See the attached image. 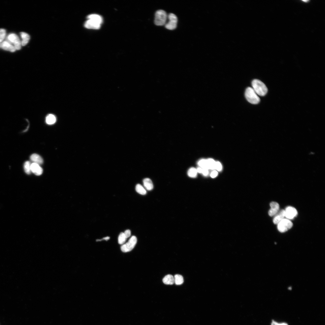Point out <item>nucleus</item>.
<instances>
[{
	"label": "nucleus",
	"instance_id": "20",
	"mask_svg": "<svg viewBox=\"0 0 325 325\" xmlns=\"http://www.w3.org/2000/svg\"><path fill=\"white\" fill-rule=\"evenodd\" d=\"M136 190L137 192L138 193L143 195L146 194L147 192L146 190L143 186L140 184H138L136 187Z\"/></svg>",
	"mask_w": 325,
	"mask_h": 325
},
{
	"label": "nucleus",
	"instance_id": "13",
	"mask_svg": "<svg viewBox=\"0 0 325 325\" xmlns=\"http://www.w3.org/2000/svg\"><path fill=\"white\" fill-rule=\"evenodd\" d=\"M285 216V210L282 209L278 212L274 217L273 222L275 224L278 225L281 221L284 219Z\"/></svg>",
	"mask_w": 325,
	"mask_h": 325
},
{
	"label": "nucleus",
	"instance_id": "32",
	"mask_svg": "<svg viewBox=\"0 0 325 325\" xmlns=\"http://www.w3.org/2000/svg\"><path fill=\"white\" fill-rule=\"evenodd\" d=\"M218 175V172L216 171H214L212 172L211 174V176L213 178L216 177Z\"/></svg>",
	"mask_w": 325,
	"mask_h": 325
},
{
	"label": "nucleus",
	"instance_id": "6",
	"mask_svg": "<svg viewBox=\"0 0 325 325\" xmlns=\"http://www.w3.org/2000/svg\"><path fill=\"white\" fill-rule=\"evenodd\" d=\"M169 22L165 25L166 28L172 30L175 29L177 25L178 18L177 16L173 13H171L168 15Z\"/></svg>",
	"mask_w": 325,
	"mask_h": 325
},
{
	"label": "nucleus",
	"instance_id": "30",
	"mask_svg": "<svg viewBox=\"0 0 325 325\" xmlns=\"http://www.w3.org/2000/svg\"><path fill=\"white\" fill-rule=\"evenodd\" d=\"M124 233L127 238L130 237L131 235V231L129 229L126 230Z\"/></svg>",
	"mask_w": 325,
	"mask_h": 325
},
{
	"label": "nucleus",
	"instance_id": "1",
	"mask_svg": "<svg viewBox=\"0 0 325 325\" xmlns=\"http://www.w3.org/2000/svg\"><path fill=\"white\" fill-rule=\"evenodd\" d=\"M253 89L257 95L264 96L268 92V89L265 85L261 81L254 79L252 82Z\"/></svg>",
	"mask_w": 325,
	"mask_h": 325
},
{
	"label": "nucleus",
	"instance_id": "9",
	"mask_svg": "<svg viewBox=\"0 0 325 325\" xmlns=\"http://www.w3.org/2000/svg\"><path fill=\"white\" fill-rule=\"evenodd\" d=\"M102 23L93 20H88L85 23V27L88 29H99Z\"/></svg>",
	"mask_w": 325,
	"mask_h": 325
},
{
	"label": "nucleus",
	"instance_id": "2",
	"mask_svg": "<svg viewBox=\"0 0 325 325\" xmlns=\"http://www.w3.org/2000/svg\"><path fill=\"white\" fill-rule=\"evenodd\" d=\"M245 95L247 101L252 104H257L260 101L258 95L252 87H248L246 89Z\"/></svg>",
	"mask_w": 325,
	"mask_h": 325
},
{
	"label": "nucleus",
	"instance_id": "7",
	"mask_svg": "<svg viewBox=\"0 0 325 325\" xmlns=\"http://www.w3.org/2000/svg\"><path fill=\"white\" fill-rule=\"evenodd\" d=\"M293 225L292 222L288 219H284L278 224V230L283 233L288 231Z\"/></svg>",
	"mask_w": 325,
	"mask_h": 325
},
{
	"label": "nucleus",
	"instance_id": "31",
	"mask_svg": "<svg viewBox=\"0 0 325 325\" xmlns=\"http://www.w3.org/2000/svg\"><path fill=\"white\" fill-rule=\"evenodd\" d=\"M202 171V174L205 176H206L208 174V169L206 168H203Z\"/></svg>",
	"mask_w": 325,
	"mask_h": 325
},
{
	"label": "nucleus",
	"instance_id": "28",
	"mask_svg": "<svg viewBox=\"0 0 325 325\" xmlns=\"http://www.w3.org/2000/svg\"><path fill=\"white\" fill-rule=\"evenodd\" d=\"M215 169L218 171H220L222 169V166L221 164L219 162H216Z\"/></svg>",
	"mask_w": 325,
	"mask_h": 325
},
{
	"label": "nucleus",
	"instance_id": "26",
	"mask_svg": "<svg viewBox=\"0 0 325 325\" xmlns=\"http://www.w3.org/2000/svg\"><path fill=\"white\" fill-rule=\"evenodd\" d=\"M198 165L202 168H206L208 169L207 161L206 160H201L198 162Z\"/></svg>",
	"mask_w": 325,
	"mask_h": 325
},
{
	"label": "nucleus",
	"instance_id": "10",
	"mask_svg": "<svg viewBox=\"0 0 325 325\" xmlns=\"http://www.w3.org/2000/svg\"><path fill=\"white\" fill-rule=\"evenodd\" d=\"M271 208L269 212V214L270 217L276 215L278 212L279 205L276 202H272L270 204Z\"/></svg>",
	"mask_w": 325,
	"mask_h": 325
},
{
	"label": "nucleus",
	"instance_id": "34",
	"mask_svg": "<svg viewBox=\"0 0 325 325\" xmlns=\"http://www.w3.org/2000/svg\"><path fill=\"white\" fill-rule=\"evenodd\" d=\"M202 169H203L201 167H198V168H197V172L200 173H202Z\"/></svg>",
	"mask_w": 325,
	"mask_h": 325
},
{
	"label": "nucleus",
	"instance_id": "35",
	"mask_svg": "<svg viewBox=\"0 0 325 325\" xmlns=\"http://www.w3.org/2000/svg\"><path fill=\"white\" fill-rule=\"evenodd\" d=\"M1 43H0V48H1Z\"/></svg>",
	"mask_w": 325,
	"mask_h": 325
},
{
	"label": "nucleus",
	"instance_id": "22",
	"mask_svg": "<svg viewBox=\"0 0 325 325\" xmlns=\"http://www.w3.org/2000/svg\"><path fill=\"white\" fill-rule=\"evenodd\" d=\"M174 277V283L177 285H180L183 283V278L181 275L177 274L175 275Z\"/></svg>",
	"mask_w": 325,
	"mask_h": 325
},
{
	"label": "nucleus",
	"instance_id": "23",
	"mask_svg": "<svg viewBox=\"0 0 325 325\" xmlns=\"http://www.w3.org/2000/svg\"><path fill=\"white\" fill-rule=\"evenodd\" d=\"M31 164L29 161H26L24 164V169L25 172L28 175L31 173Z\"/></svg>",
	"mask_w": 325,
	"mask_h": 325
},
{
	"label": "nucleus",
	"instance_id": "14",
	"mask_svg": "<svg viewBox=\"0 0 325 325\" xmlns=\"http://www.w3.org/2000/svg\"><path fill=\"white\" fill-rule=\"evenodd\" d=\"M31 160L35 163L39 165L43 164L44 161L42 158L39 155L36 154H33L30 157Z\"/></svg>",
	"mask_w": 325,
	"mask_h": 325
},
{
	"label": "nucleus",
	"instance_id": "33",
	"mask_svg": "<svg viewBox=\"0 0 325 325\" xmlns=\"http://www.w3.org/2000/svg\"><path fill=\"white\" fill-rule=\"evenodd\" d=\"M110 238L109 237L107 236V237H105L104 238H103L102 239H97V241H102L103 240H106V241H108V240H109L110 239Z\"/></svg>",
	"mask_w": 325,
	"mask_h": 325
},
{
	"label": "nucleus",
	"instance_id": "5",
	"mask_svg": "<svg viewBox=\"0 0 325 325\" xmlns=\"http://www.w3.org/2000/svg\"><path fill=\"white\" fill-rule=\"evenodd\" d=\"M137 242V237L135 236H132L127 243L121 246V250L124 253L131 251L134 248Z\"/></svg>",
	"mask_w": 325,
	"mask_h": 325
},
{
	"label": "nucleus",
	"instance_id": "29",
	"mask_svg": "<svg viewBox=\"0 0 325 325\" xmlns=\"http://www.w3.org/2000/svg\"><path fill=\"white\" fill-rule=\"evenodd\" d=\"M271 325H289L286 323H279L274 321H273L272 322Z\"/></svg>",
	"mask_w": 325,
	"mask_h": 325
},
{
	"label": "nucleus",
	"instance_id": "21",
	"mask_svg": "<svg viewBox=\"0 0 325 325\" xmlns=\"http://www.w3.org/2000/svg\"><path fill=\"white\" fill-rule=\"evenodd\" d=\"M197 169L194 167H192L188 170V174L189 177L195 178L197 176Z\"/></svg>",
	"mask_w": 325,
	"mask_h": 325
},
{
	"label": "nucleus",
	"instance_id": "19",
	"mask_svg": "<svg viewBox=\"0 0 325 325\" xmlns=\"http://www.w3.org/2000/svg\"><path fill=\"white\" fill-rule=\"evenodd\" d=\"M56 121L55 116L52 114H49L46 118V122L47 124L52 125L54 124Z\"/></svg>",
	"mask_w": 325,
	"mask_h": 325
},
{
	"label": "nucleus",
	"instance_id": "8",
	"mask_svg": "<svg viewBox=\"0 0 325 325\" xmlns=\"http://www.w3.org/2000/svg\"><path fill=\"white\" fill-rule=\"evenodd\" d=\"M297 214V210L294 207L289 206L286 207L285 210V216L288 219H293Z\"/></svg>",
	"mask_w": 325,
	"mask_h": 325
},
{
	"label": "nucleus",
	"instance_id": "11",
	"mask_svg": "<svg viewBox=\"0 0 325 325\" xmlns=\"http://www.w3.org/2000/svg\"><path fill=\"white\" fill-rule=\"evenodd\" d=\"M31 171L33 173L38 176L41 175L43 172V169L39 165L33 163L31 164Z\"/></svg>",
	"mask_w": 325,
	"mask_h": 325
},
{
	"label": "nucleus",
	"instance_id": "4",
	"mask_svg": "<svg viewBox=\"0 0 325 325\" xmlns=\"http://www.w3.org/2000/svg\"><path fill=\"white\" fill-rule=\"evenodd\" d=\"M6 41L13 45L16 50H20L21 49L22 46L21 41L20 38L15 34H9L7 37Z\"/></svg>",
	"mask_w": 325,
	"mask_h": 325
},
{
	"label": "nucleus",
	"instance_id": "18",
	"mask_svg": "<svg viewBox=\"0 0 325 325\" xmlns=\"http://www.w3.org/2000/svg\"><path fill=\"white\" fill-rule=\"evenodd\" d=\"M88 20H97L101 23L103 22V18L101 16L97 14H91L89 15L87 17Z\"/></svg>",
	"mask_w": 325,
	"mask_h": 325
},
{
	"label": "nucleus",
	"instance_id": "16",
	"mask_svg": "<svg viewBox=\"0 0 325 325\" xmlns=\"http://www.w3.org/2000/svg\"><path fill=\"white\" fill-rule=\"evenodd\" d=\"M163 283L167 285H172L174 283V277L171 275H168L163 279Z\"/></svg>",
	"mask_w": 325,
	"mask_h": 325
},
{
	"label": "nucleus",
	"instance_id": "15",
	"mask_svg": "<svg viewBox=\"0 0 325 325\" xmlns=\"http://www.w3.org/2000/svg\"><path fill=\"white\" fill-rule=\"evenodd\" d=\"M20 34L22 39L21 41L22 45L23 46H25L29 41L30 36L28 34L24 32H21Z\"/></svg>",
	"mask_w": 325,
	"mask_h": 325
},
{
	"label": "nucleus",
	"instance_id": "27",
	"mask_svg": "<svg viewBox=\"0 0 325 325\" xmlns=\"http://www.w3.org/2000/svg\"><path fill=\"white\" fill-rule=\"evenodd\" d=\"M6 35V31L4 29H0V43L2 42Z\"/></svg>",
	"mask_w": 325,
	"mask_h": 325
},
{
	"label": "nucleus",
	"instance_id": "17",
	"mask_svg": "<svg viewBox=\"0 0 325 325\" xmlns=\"http://www.w3.org/2000/svg\"><path fill=\"white\" fill-rule=\"evenodd\" d=\"M143 183L144 187L148 190H151L153 188V185L150 179L146 178L144 179L143 180Z\"/></svg>",
	"mask_w": 325,
	"mask_h": 325
},
{
	"label": "nucleus",
	"instance_id": "25",
	"mask_svg": "<svg viewBox=\"0 0 325 325\" xmlns=\"http://www.w3.org/2000/svg\"><path fill=\"white\" fill-rule=\"evenodd\" d=\"M127 238L124 233H121L119 235L118 238L119 243L120 244H122L126 242Z\"/></svg>",
	"mask_w": 325,
	"mask_h": 325
},
{
	"label": "nucleus",
	"instance_id": "24",
	"mask_svg": "<svg viewBox=\"0 0 325 325\" xmlns=\"http://www.w3.org/2000/svg\"><path fill=\"white\" fill-rule=\"evenodd\" d=\"M208 169H215L216 162L212 159L207 160Z\"/></svg>",
	"mask_w": 325,
	"mask_h": 325
},
{
	"label": "nucleus",
	"instance_id": "12",
	"mask_svg": "<svg viewBox=\"0 0 325 325\" xmlns=\"http://www.w3.org/2000/svg\"><path fill=\"white\" fill-rule=\"evenodd\" d=\"M1 48L4 50L11 52H14L16 50L13 45L6 41L1 43Z\"/></svg>",
	"mask_w": 325,
	"mask_h": 325
},
{
	"label": "nucleus",
	"instance_id": "3",
	"mask_svg": "<svg viewBox=\"0 0 325 325\" xmlns=\"http://www.w3.org/2000/svg\"><path fill=\"white\" fill-rule=\"evenodd\" d=\"M168 15L164 11L162 10H158L155 14V23L158 26L165 25L167 18Z\"/></svg>",
	"mask_w": 325,
	"mask_h": 325
}]
</instances>
